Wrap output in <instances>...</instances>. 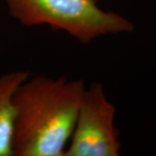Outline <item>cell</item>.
<instances>
[{
    "label": "cell",
    "instance_id": "4",
    "mask_svg": "<svg viewBox=\"0 0 156 156\" xmlns=\"http://www.w3.org/2000/svg\"><path fill=\"white\" fill-rule=\"evenodd\" d=\"M27 70H16L0 76V156H13L15 124L14 94L29 77Z\"/></svg>",
    "mask_w": 156,
    "mask_h": 156
},
{
    "label": "cell",
    "instance_id": "1",
    "mask_svg": "<svg viewBox=\"0 0 156 156\" xmlns=\"http://www.w3.org/2000/svg\"><path fill=\"white\" fill-rule=\"evenodd\" d=\"M85 89L63 76L26 79L13 97V156H64Z\"/></svg>",
    "mask_w": 156,
    "mask_h": 156
},
{
    "label": "cell",
    "instance_id": "2",
    "mask_svg": "<svg viewBox=\"0 0 156 156\" xmlns=\"http://www.w3.org/2000/svg\"><path fill=\"white\" fill-rule=\"evenodd\" d=\"M99 0H5L9 14L22 25H49L88 44L101 36L130 32L134 24L104 11Z\"/></svg>",
    "mask_w": 156,
    "mask_h": 156
},
{
    "label": "cell",
    "instance_id": "3",
    "mask_svg": "<svg viewBox=\"0 0 156 156\" xmlns=\"http://www.w3.org/2000/svg\"><path fill=\"white\" fill-rule=\"evenodd\" d=\"M115 108L102 85L86 88L64 156H117L121 143L115 126Z\"/></svg>",
    "mask_w": 156,
    "mask_h": 156
}]
</instances>
